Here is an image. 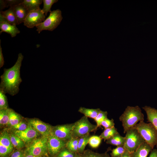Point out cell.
Listing matches in <instances>:
<instances>
[{"instance_id":"29","label":"cell","mask_w":157,"mask_h":157,"mask_svg":"<svg viewBox=\"0 0 157 157\" xmlns=\"http://www.w3.org/2000/svg\"><path fill=\"white\" fill-rule=\"evenodd\" d=\"M43 6L42 11L46 16H47L48 12H50L51 8L53 4L56 3L58 0H43Z\"/></svg>"},{"instance_id":"36","label":"cell","mask_w":157,"mask_h":157,"mask_svg":"<svg viewBox=\"0 0 157 157\" xmlns=\"http://www.w3.org/2000/svg\"><path fill=\"white\" fill-rule=\"evenodd\" d=\"M12 150L0 144V157H6L12 151Z\"/></svg>"},{"instance_id":"31","label":"cell","mask_w":157,"mask_h":157,"mask_svg":"<svg viewBox=\"0 0 157 157\" xmlns=\"http://www.w3.org/2000/svg\"><path fill=\"white\" fill-rule=\"evenodd\" d=\"M107 111L101 110L97 116L94 119L96 123L97 128L101 126V122L107 118Z\"/></svg>"},{"instance_id":"5","label":"cell","mask_w":157,"mask_h":157,"mask_svg":"<svg viewBox=\"0 0 157 157\" xmlns=\"http://www.w3.org/2000/svg\"><path fill=\"white\" fill-rule=\"evenodd\" d=\"M96 125L92 124L88 117L84 116L75 122L72 131V138H80L97 130Z\"/></svg>"},{"instance_id":"9","label":"cell","mask_w":157,"mask_h":157,"mask_svg":"<svg viewBox=\"0 0 157 157\" xmlns=\"http://www.w3.org/2000/svg\"><path fill=\"white\" fill-rule=\"evenodd\" d=\"M66 142L51 134L48 137L47 143V150L49 154L51 156L58 155L66 147Z\"/></svg>"},{"instance_id":"34","label":"cell","mask_w":157,"mask_h":157,"mask_svg":"<svg viewBox=\"0 0 157 157\" xmlns=\"http://www.w3.org/2000/svg\"><path fill=\"white\" fill-rule=\"evenodd\" d=\"M76 154L65 148L59 152L57 157H75Z\"/></svg>"},{"instance_id":"15","label":"cell","mask_w":157,"mask_h":157,"mask_svg":"<svg viewBox=\"0 0 157 157\" xmlns=\"http://www.w3.org/2000/svg\"><path fill=\"white\" fill-rule=\"evenodd\" d=\"M153 149L145 141L134 152L131 153L132 157H147Z\"/></svg>"},{"instance_id":"24","label":"cell","mask_w":157,"mask_h":157,"mask_svg":"<svg viewBox=\"0 0 157 157\" xmlns=\"http://www.w3.org/2000/svg\"><path fill=\"white\" fill-rule=\"evenodd\" d=\"M79 138H72L67 142L66 147L72 152L77 153Z\"/></svg>"},{"instance_id":"21","label":"cell","mask_w":157,"mask_h":157,"mask_svg":"<svg viewBox=\"0 0 157 157\" xmlns=\"http://www.w3.org/2000/svg\"><path fill=\"white\" fill-rule=\"evenodd\" d=\"M9 121L7 125L12 127L21 122L22 117L20 115L13 110L9 108Z\"/></svg>"},{"instance_id":"6","label":"cell","mask_w":157,"mask_h":157,"mask_svg":"<svg viewBox=\"0 0 157 157\" xmlns=\"http://www.w3.org/2000/svg\"><path fill=\"white\" fill-rule=\"evenodd\" d=\"M63 19L61 11L58 9L51 11L48 17L36 26L39 33L43 30L53 31L60 24Z\"/></svg>"},{"instance_id":"13","label":"cell","mask_w":157,"mask_h":157,"mask_svg":"<svg viewBox=\"0 0 157 157\" xmlns=\"http://www.w3.org/2000/svg\"><path fill=\"white\" fill-rule=\"evenodd\" d=\"M0 29L1 34L5 32L9 34L12 38L15 37L20 33L16 25L10 24L1 15H0Z\"/></svg>"},{"instance_id":"39","label":"cell","mask_w":157,"mask_h":157,"mask_svg":"<svg viewBox=\"0 0 157 157\" xmlns=\"http://www.w3.org/2000/svg\"><path fill=\"white\" fill-rule=\"evenodd\" d=\"M10 157H24V153L22 151L17 150L13 153Z\"/></svg>"},{"instance_id":"10","label":"cell","mask_w":157,"mask_h":157,"mask_svg":"<svg viewBox=\"0 0 157 157\" xmlns=\"http://www.w3.org/2000/svg\"><path fill=\"white\" fill-rule=\"evenodd\" d=\"M46 16L40 9L29 12L24 22L25 26L29 28L36 27L45 20Z\"/></svg>"},{"instance_id":"27","label":"cell","mask_w":157,"mask_h":157,"mask_svg":"<svg viewBox=\"0 0 157 157\" xmlns=\"http://www.w3.org/2000/svg\"><path fill=\"white\" fill-rule=\"evenodd\" d=\"M9 119V108L0 110V126L7 125Z\"/></svg>"},{"instance_id":"8","label":"cell","mask_w":157,"mask_h":157,"mask_svg":"<svg viewBox=\"0 0 157 157\" xmlns=\"http://www.w3.org/2000/svg\"><path fill=\"white\" fill-rule=\"evenodd\" d=\"M75 124V122L52 127L51 134L67 142L72 138V131Z\"/></svg>"},{"instance_id":"22","label":"cell","mask_w":157,"mask_h":157,"mask_svg":"<svg viewBox=\"0 0 157 157\" xmlns=\"http://www.w3.org/2000/svg\"><path fill=\"white\" fill-rule=\"evenodd\" d=\"M90 136V134H89L79 138L77 153L81 154H83L86 145L88 143L89 140Z\"/></svg>"},{"instance_id":"26","label":"cell","mask_w":157,"mask_h":157,"mask_svg":"<svg viewBox=\"0 0 157 157\" xmlns=\"http://www.w3.org/2000/svg\"><path fill=\"white\" fill-rule=\"evenodd\" d=\"M118 132L117 129L114 126L112 128L105 129L99 136L102 139L105 141Z\"/></svg>"},{"instance_id":"45","label":"cell","mask_w":157,"mask_h":157,"mask_svg":"<svg viewBox=\"0 0 157 157\" xmlns=\"http://www.w3.org/2000/svg\"><path fill=\"white\" fill-rule=\"evenodd\" d=\"M75 157H83L81 154L76 153Z\"/></svg>"},{"instance_id":"42","label":"cell","mask_w":157,"mask_h":157,"mask_svg":"<svg viewBox=\"0 0 157 157\" xmlns=\"http://www.w3.org/2000/svg\"><path fill=\"white\" fill-rule=\"evenodd\" d=\"M149 157H157V149H153L151 151Z\"/></svg>"},{"instance_id":"30","label":"cell","mask_w":157,"mask_h":157,"mask_svg":"<svg viewBox=\"0 0 157 157\" xmlns=\"http://www.w3.org/2000/svg\"><path fill=\"white\" fill-rule=\"evenodd\" d=\"M102 139L99 136H91L89 138L88 144L92 148H96L100 144Z\"/></svg>"},{"instance_id":"28","label":"cell","mask_w":157,"mask_h":157,"mask_svg":"<svg viewBox=\"0 0 157 157\" xmlns=\"http://www.w3.org/2000/svg\"><path fill=\"white\" fill-rule=\"evenodd\" d=\"M81 155L83 157H110L107 152L100 154L93 152L89 149L85 150Z\"/></svg>"},{"instance_id":"7","label":"cell","mask_w":157,"mask_h":157,"mask_svg":"<svg viewBox=\"0 0 157 157\" xmlns=\"http://www.w3.org/2000/svg\"><path fill=\"white\" fill-rule=\"evenodd\" d=\"M47 138L48 137L43 136L34 140L26 150L27 154L40 156L45 153L48 151Z\"/></svg>"},{"instance_id":"41","label":"cell","mask_w":157,"mask_h":157,"mask_svg":"<svg viewBox=\"0 0 157 157\" xmlns=\"http://www.w3.org/2000/svg\"><path fill=\"white\" fill-rule=\"evenodd\" d=\"M6 8H7L6 3L4 0H0V10L2 11Z\"/></svg>"},{"instance_id":"20","label":"cell","mask_w":157,"mask_h":157,"mask_svg":"<svg viewBox=\"0 0 157 157\" xmlns=\"http://www.w3.org/2000/svg\"><path fill=\"white\" fill-rule=\"evenodd\" d=\"M101 110L99 108L90 109L81 107L78 110V111L88 117L94 119Z\"/></svg>"},{"instance_id":"40","label":"cell","mask_w":157,"mask_h":157,"mask_svg":"<svg viewBox=\"0 0 157 157\" xmlns=\"http://www.w3.org/2000/svg\"><path fill=\"white\" fill-rule=\"evenodd\" d=\"M1 41L0 40V68L3 66L4 64V57L3 56L2 49L1 45Z\"/></svg>"},{"instance_id":"43","label":"cell","mask_w":157,"mask_h":157,"mask_svg":"<svg viewBox=\"0 0 157 157\" xmlns=\"http://www.w3.org/2000/svg\"><path fill=\"white\" fill-rule=\"evenodd\" d=\"M120 157H132L131 153L126 150L123 154Z\"/></svg>"},{"instance_id":"23","label":"cell","mask_w":157,"mask_h":157,"mask_svg":"<svg viewBox=\"0 0 157 157\" xmlns=\"http://www.w3.org/2000/svg\"><path fill=\"white\" fill-rule=\"evenodd\" d=\"M0 144L13 150V146L11 141L10 136L6 131H3L0 134Z\"/></svg>"},{"instance_id":"38","label":"cell","mask_w":157,"mask_h":157,"mask_svg":"<svg viewBox=\"0 0 157 157\" xmlns=\"http://www.w3.org/2000/svg\"><path fill=\"white\" fill-rule=\"evenodd\" d=\"M7 8L14 7L22 3L23 0H4Z\"/></svg>"},{"instance_id":"25","label":"cell","mask_w":157,"mask_h":157,"mask_svg":"<svg viewBox=\"0 0 157 157\" xmlns=\"http://www.w3.org/2000/svg\"><path fill=\"white\" fill-rule=\"evenodd\" d=\"M10 136V140L13 147L17 150H19L25 146L24 142L19 137L14 134H11Z\"/></svg>"},{"instance_id":"12","label":"cell","mask_w":157,"mask_h":157,"mask_svg":"<svg viewBox=\"0 0 157 157\" xmlns=\"http://www.w3.org/2000/svg\"><path fill=\"white\" fill-rule=\"evenodd\" d=\"M14 133L26 143L30 142L39 135V133L28 123L26 130L22 131L15 130Z\"/></svg>"},{"instance_id":"3","label":"cell","mask_w":157,"mask_h":157,"mask_svg":"<svg viewBox=\"0 0 157 157\" xmlns=\"http://www.w3.org/2000/svg\"><path fill=\"white\" fill-rule=\"evenodd\" d=\"M134 127L153 149L157 146V131L152 123L141 121Z\"/></svg>"},{"instance_id":"33","label":"cell","mask_w":157,"mask_h":157,"mask_svg":"<svg viewBox=\"0 0 157 157\" xmlns=\"http://www.w3.org/2000/svg\"><path fill=\"white\" fill-rule=\"evenodd\" d=\"M126 150L124 146L117 147L111 150L110 155L112 157H120Z\"/></svg>"},{"instance_id":"17","label":"cell","mask_w":157,"mask_h":157,"mask_svg":"<svg viewBox=\"0 0 157 157\" xmlns=\"http://www.w3.org/2000/svg\"><path fill=\"white\" fill-rule=\"evenodd\" d=\"M0 15L3 17L10 24L15 25L17 24V19L13 7H10L8 9L4 11H0Z\"/></svg>"},{"instance_id":"11","label":"cell","mask_w":157,"mask_h":157,"mask_svg":"<svg viewBox=\"0 0 157 157\" xmlns=\"http://www.w3.org/2000/svg\"><path fill=\"white\" fill-rule=\"evenodd\" d=\"M28 124L43 136L48 137L51 132L52 127L50 125L36 119L28 120Z\"/></svg>"},{"instance_id":"18","label":"cell","mask_w":157,"mask_h":157,"mask_svg":"<svg viewBox=\"0 0 157 157\" xmlns=\"http://www.w3.org/2000/svg\"><path fill=\"white\" fill-rule=\"evenodd\" d=\"M125 138V137L122 136L118 132L110 138L107 140L106 143L117 147L124 146Z\"/></svg>"},{"instance_id":"14","label":"cell","mask_w":157,"mask_h":157,"mask_svg":"<svg viewBox=\"0 0 157 157\" xmlns=\"http://www.w3.org/2000/svg\"><path fill=\"white\" fill-rule=\"evenodd\" d=\"M17 24L24 22L29 12L22 3L13 7Z\"/></svg>"},{"instance_id":"19","label":"cell","mask_w":157,"mask_h":157,"mask_svg":"<svg viewBox=\"0 0 157 157\" xmlns=\"http://www.w3.org/2000/svg\"><path fill=\"white\" fill-rule=\"evenodd\" d=\"M42 2V0H23L22 4L29 12L40 9Z\"/></svg>"},{"instance_id":"4","label":"cell","mask_w":157,"mask_h":157,"mask_svg":"<svg viewBox=\"0 0 157 157\" xmlns=\"http://www.w3.org/2000/svg\"><path fill=\"white\" fill-rule=\"evenodd\" d=\"M124 147L130 153L135 151L145 140L134 127L131 128L126 133Z\"/></svg>"},{"instance_id":"37","label":"cell","mask_w":157,"mask_h":157,"mask_svg":"<svg viewBox=\"0 0 157 157\" xmlns=\"http://www.w3.org/2000/svg\"><path fill=\"white\" fill-rule=\"evenodd\" d=\"M28 124L23 121H21L16 125L12 126L13 128L18 131H23L26 130L27 128Z\"/></svg>"},{"instance_id":"44","label":"cell","mask_w":157,"mask_h":157,"mask_svg":"<svg viewBox=\"0 0 157 157\" xmlns=\"http://www.w3.org/2000/svg\"><path fill=\"white\" fill-rule=\"evenodd\" d=\"M25 157H40V156H36L31 154H27Z\"/></svg>"},{"instance_id":"32","label":"cell","mask_w":157,"mask_h":157,"mask_svg":"<svg viewBox=\"0 0 157 157\" xmlns=\"http://www.w3.org/2000/svg\"><path fill=\"white\" fill-rule=\"evenodd\" d=\"M5 94L0 89V110L8 108L7 99Z\"/></svg>"},{"instance_id":"1","label":"cell","mask_w":157,"mask_h":157,"mask_svg":"<svg viewBox=\"0 0 157 157\" xmlns=\"http://www.w3.org/2000/svg\"><path fill=\"white\" fill-rule=\"evenodd\" d=\"M23 58L22 53H19L14 65L10 68L4 69L3 73L0 76V89L5 94L14 96L18 92L19 86L22 81L20 70Z\"/></svg>"},{"instance_id":"16","label":"cell","mask_w":157,"mask_h":157,"mask_svg":"<svg viewBox=\"0 0 157 157\" xmlns=\"http://www.w3.org/2000/svg\"><path fill=\"white\" fill-rule=\"evenodd\" d=\"M142 108L146 113L148 122L152 123L157 131V109L147 106Z\"/></svg>"},{"instance_id":"35","label":"cell","mask_w":157,"mask_h":157,"mask_svg":"<svg viewBox=\"0 0 157 157\" xmlns=\"http://www.w3.org/2000/svg\"><path fill=\"white\" fill-rule=\"evenodd\" d=\"M101 125L103 126L105 129L112 128L115 126L114 120L113 119H110L107 118L102 121Z\"/></svg>"},{"instance_id":"2","label":"cell","mask_w":157,"mask_h":157,"mask_svg":"<svg viewBox=\"0 0 157 157\" xmlns=\"http://www.w3.org/2000/svg\"><path fill=\"white\" fill-rule=\"evenodd\" d=\"M144 115L138 106H128L119 117L122 123L124 133H126L131 128L135 127L138 122L144 121Z\"/></svg>"}]
</instances>
